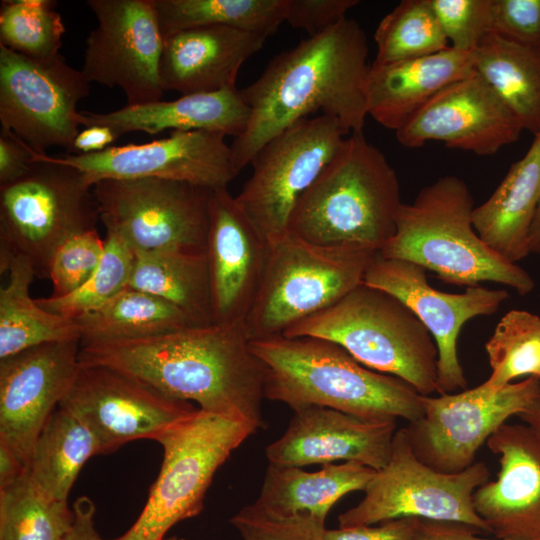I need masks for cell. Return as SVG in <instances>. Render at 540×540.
<instances>
[{"mask_svg":"<svg viewBox=\"0 0 540 540\" xmlns=\"http://www.w3.org/2000/svg\"><path fill=\"white\" fill-rule=\"evenodd\" d=\"M81 365L106 366L202 411L262 426L265 369L244 324L192 325L159 336L80 343Z\"/></svg>","mask_w":540,"mask_h":540,"instance_id":"1","label":"cell"},{"mask_svg":"<svg viewBox=\"0 0 540 540\" xmlns=\"http://www.w3.org/2000/svg\"><path fill=\"white\" fill-rule=\"evenodd\" d=\"M367 59V37L349 18L273 58L254 82L240 89L251 117L230 145L236 171L250 164L271 138L315 112L338 119L348 133H363Z\"/></svg>","mask_w":540,"mask_h":540,"instance_id":"2","label":"cell"},{"mask_svg":"<svg viewBox=\"0 0 540 540\" xmlns=\"http://www.w3.org/2000/svg\"><path fill=\"white\" fill-rule=\"evenodd\" d=\"M265 369L264 396L292 410L321 406L368 419L423 415V395L404 380L372 370L335 342L276 335L250 340Z\"/></svg>","mask_w":540,"mask_h":540,"instance_id":"3","label":"cell"},{"mask_svg":"<svg viewBox=\"0 0 540 540\" xmlns=\"http://www.w3.org/2000/svg\"><path fill=\"white\" fill-rule=\"evenodd\" d=\"M474 199L466 182L443 176L402 203L393 236L379 251L385 258L415 263L449 284L500 283L526 295L532 277L492 250L473 225Z\"/></svg>","mask_w":540,"mask_h":540,"instance_id":"4","label":"cell"},{"mask_svg":"<svg viewBox=\"0 0 540 540\" xmlns=\"http://www.w3.org/2000/svg\"><path fill=\"white\" fill-rule=\"evenodd\" d=\"M400 184L385 155L361 134L347 137L298 200L288 232L325 246L380 251L393 236Z\"/></svg>","mask_w":540,"mask_h":540,"instance_id":"5","label":"cell"},{"mask_svg":"<svg viewBox=\"0 0 540 540\" xmlns=\"http://www.w3.org/2000/svg\"><path fill=\"white\" fill-rule=\"evenodd\" d=\"M282 335L335 342L364 366L404 380L423 396L438 393L432 335L408 306L382 289L362 283Z\"/></svg>","mask_w":540,"mask_h":540,"instance_id":"6","label":"cell"},{"mask_svg":"<svg viewBox=\"0 0 540 540\" xmlns=\"http://www.w3.org/2000/svg\"><path fill=\"white\" fill-rule=\"evenodd\" d=\"M378 251L325 246L291 233L269 243L264 276L244 321L250 340L282 335L363 283Z\"/></svg>","mask_w":540,"mask_h":540,"instance_id":"7","label":"cell"},{"mask_svg":"<svg viewBox=\"0 0 540 540\" xmlns=\"http://www.w3.org/2000/svg\"><path fill=\"white\" fill-rule=\"evenodd\" d=\"M30 170L0 186V256L19 255L37 278L48 279L56 249L69 237L96 228L92 185L79 170L34 154Z\"/></svg>","mask_w":540,"mask_h":540,"instance_id":"8","label":"cell"},{"mask_svg":"<svg viewBox=\"0 0 540 540\" xmlns=\"http://www.w3.org/2000/svg\"><path fill=\"white\" fill-rule=\"evenodd\" d=\"M257 429L198 409L157 438L160 472L137 521L114 540H164L179 521L198 515L218 468Z\"/></svg>","mask_w":540,"mask_h":540,"instance_id":"9","label":"cell"},{"mask_svg":"<svg viewBox=\"0 0 540 540\" xmlns=\"http://www.w3.org/2000/svg\"><path fill=\"white\" fill-rule=\"evenodd\" d=\"M484 462L457 473L437 471L415 454L406 428L396 431L387 464L364 488L363 499L338 517L339 527L379 524L398 518L456 521L491 534L477 514L473 494L488 482Z\"/></svg>","mask_w":540,"mask_h":540,"instance_id":"10","label":"cell"},{"mask_svg":"<svg viewBox=\"0 0 540 540\" xmlns=\"http://www.w3.org/2000/svg\"><path fill=\"white\" fill-rule=\"evenodd\" d=\"M348 134L336 118L307 117L271 138L254 155L252 175L235 199L269 243L288 233L298 200Z\"/></svg>","mask_w":540,"mask_h":540,"instance_id":"11","label":"cell"},{"mask_svg":"<svg viewBox=\"0 0 540 540\" xmlns=\"http://www.w3.org/2000/svg\"><path fill=\"white\" fill-rule=\"evenodd\" d=\"M106 232L133 251H205L212 190L160 179H103L92 187Z\"/></svg>","mask_w":540,"mask_h":540,"instance_id":"12","label":"cell"},{"mask_svg":"<svg viewBox=\"0 0 540 540\" xmlns=\"http://www.w3.org/2000/svg\"><path fill=\"white\" fill-rule=\"evenodd\" d=\"M89 91L82 71L61 54L33 58L0 45L1 127L36 154L52 146L70 151L79 133L77 105Z\"/></svg>","mask_w":540,"mask_h":540,"instance_id":"13","label":"cell"},{"mask_svg":"<svg viewBox=\"0 0 540 540\" xmlns=\"http://www.w3.org/2000/svg\"><path fill=\"white\" fill-rule=\"evenodd\" d=\"M539 389L540 378L530 376L499 389L483 382L458 393L423 396V415L406 428L412 448L437 471L461 472L508 418L527 411Z\"/></svg>","mask_w":540,"mask_h":540,"instance_id":"14","label":"cell"},{"mask_svg":"<svg viewBox=\"0 0 540 540\" xmlns=\"http://www.w3.org/2000/svg\"><path fill=\"white\" fill-rule=\"evenodd\" d=\"M97 26L86 39L82 73L119 87L126 105L161 100L160 59L164 44L153 0H88Z\"/></svg>","mask_w":540,"mask_h":540,"instance_id":"15","label":"cell"},{"mask_svg":"<svg viewBox=\"0 0 540 540\" xmlns=\"http://www.w3.org/2000/svg\"><path fill=\"white\" fill-rule=\"evenodd\" d=\"M60 406L75 414L95 435L100 454L137 439L157 440L199 408L171 398L144 382L101 365H81Z\"/></svg>","mask_w":540,"mask_h":540,"instance_id":"16","label":"cell"},{"mask_svg":"<svg viewBox=\"0 0 540 540\" xmlns=\"http://www.w3.org/2000/svg\"><path fill=\"white\" fill-rule=\"evenodd\" d=\"M225 137L203 130L172 131L168 137L148 143L49 157L81 171L92 186L103 179L160 178L215 191L228 188L239 174Z\"/></svg>","mask_w":540,"mask_h":540,"instance_id":"17","label":"cell"},{"mask_svg":"<svg viewBox=\"0 0 540 540\" xmlns=\"http://www.w3.org/2000/svg\"><path fill=\"white\" fill-rule=\"evenodd\" d=\"M363 283L400 299L432 335L438 352V393L465 390L467 380L457 350L460 330L468 320L496 312L507 299V291L477 285L458 294L442 292L428 283L423 267L406 260L385 258L379 252Z\"/></svg>","mask_w":540,"mask_h":540,"instance_id":"18","label":"cell"},{"mask_svg":"<svg viewBox=\"0 0 540 540\" xmlns=\"http://www.w3.org/2000/svg\"><path fill=\"white\" fill-rule=\"evenodd\" d=\"M80 339L41 344L0 359V442L26 464L45 423L81 368Z\"/></svg>","mask_w":540,"mask_h":540,"instance_id":"19","label":"cell"},{"mask_svg":"<svg viewBox=\"0 0 540 540\" xmlns=\"http://www.w3.org/2000/svg\"><path fill=\"white\" fill-rule=\"evenodd\" d=\"M523 128L499 95L475 70L429 100L395 131L406 148L439 141L490 156L517 141Z\"/></svg>","mask_w":540,"mask_h":540,"instance_id":"20","label":"cell"},{"mask_svg":"<svg viewBox=\"0 0 540 540\" xmlns=\"http://www.w3.org/2000/svg\"><path fill=\"white\" fill-rule=\"evenodd\" d=\"M205 253L214 323L244 324L264 276L269 242L228 188L211 193Z\"/></svg>","mask_w":540,"mask_h":540,"instance_id":"21","label":"cell"},{"mask_svg":"<svg viewBox=\"0 0 540 540\" xmlns=\"http://www.w3.org/2000/svg\"><path fill=\"white\" fill-rule=\"evenodd\" d=\"M293 412L284 434L266 448L270 464L301 468L344 460L376 471L387 464L395 419H368L321 406Z\"/></svg>","mask_w":540,"mask_h":540,"instance_id":"22","label":"cell"},{"mask_svg":"<svg viewBox=\"0 0 540 540\" xmlns=\"http://www.w3.org/2000/svg\"><path fill=\"white\" fill-rule=\"evenodd\" d=\"M499 457L497 479L473 494L477 514L499 540H540V433L503 424L487 440Z\"/></svg>","mask_w":540,"mask_h":540,"instance_id":"23","label":"cell"},{"mask_svg":"<svg viewBox=\"0 0 540 540\" xmlns=\"http://www.w3.org/2000/svg\"><path fill=\"white\" fill-rule=\"evenodd\" d=\"M266 37L225 26L186 29L164 38L160 79L165 91L182 95L236 87L243 63Z\"/></svg>","mask_w":540,"mask_h":540,"instance_id":"24","label":"cell"},{"mask_svg":"<svg viewBox=\"0 0 540 540\" xmlns=\"http://www.w3.org/2000/svg\"><path fill=\"white\" fill-rule=\"evenodd\" d=\"M474 71V52L449 47L391 63L373 61L366 81L367 113L394 131L429 100Z\"/></svg>","mask_w":540,"mask_h":540,"instance_id":"25","label":"cell"},{"mask_svg":"<svg viewBox=\"0 0 540 540\" xmlns=\"http://www.w3.org/2000/svg\"><path fill=\"white\" fill-rule=\"evenodd\" d=\"M251 117L237 87L210 93H196L141 105H125L109 113L80 111V125H104L120 137L129 132L156 135L165 130H203L237 138L247 129Z\"/></svg>","mask_w":540,"mask_h":540,"instance_id":"26","label":"cell"},{"mask_svg":"<svg viewBox=\"0 0 540 540\" xmlns=\"http://www.w3.org/2000/svg\"><path fill=\"white\" fill-rule=\"evenodd\" d=\"M539 201L540 134L492 195L474 208V228L492 250L516 263L529 254L527 238Z\"/></svg>","mask_w":540,"mask_h":540,"instance_id":"27","label":"cell"},{"mask_svg":"<svg viewBox=\"0 0 540 540\" xmlns=\"http://www.w3.org/2000/svg\"><path fill=\"white\" fill-rule=\"evenodd\" d=\"M375 472L353 461L326 464L315 472L269 463L254 503L275 514L309 513L326 520L340 498L353 491H363Z\"/></svg>","mask_w":540,"mask_h":540,"instance_id":"28","label":"cell"},{"mask_svg":"<svg viewBox=\"0 0 540 540\" xmlns=\"http://www.w3.org/2000/svg\"><path fill=\"white\" fill-rule=\"evenodd\" d=\"M0 271L8 273L0 289V359L41 344L80 339L74 320L43 309L31 297L36 275L28 259L0 256Z\"/></svg>","mask_w":540,"mask_h":540,"instance_id":"29","label":"cell"},{"mask_svg":"<svg viewBox=\"0 0 540 540\" xmlns=\"http://www.w3.org/2000/svg\"><path fill=\"white\" fill-rule=\"evenodd\" d=\"M127 287L168 301L196 325L214 323L205 251H134Z\"/></svg>","mask_w":540,"mask_h":540,"instance_id":"30","label":"cell"},{"mask_svg":"<svg viewBox=\"0 0 540 540\" xmlns=\"http://www.w3.org/2000/svg\"><path fill=\"white\" fill-rule=\"evenodd\" d=\"M94 455H100L95 435L75 414L59 405L35 442L27 474L45 496L67 502L80 470Z\"/></svg>","mask_w":540,"mask_h":540,"instance_id":"31","label":"cell"},{"mask_svg":"<svg viewBox=\"0 0 540 540\" xmlns=\"http://www.w3.org/2000/svg\"><path fill=\"white\" fill-rule=\"evenodd\" d=\"M474 70L499 95L523 130L540 134V49L490 33L474 51Z\"/></svg>","mask_w":540,"mask_h":540,"instance_id":"32","label":"cell"},{"mask_svg":"<svg viewBox=\"0 0 540 540\" xmlns=\"http://www.w3.org/2000/svg\"><path fill=\"white\" fill-rule=\"evenodd\" d=\"M74 321L81 344L143 339L196 325L177 306L130 287Z\"/></svg>","mask_w":540,"mask_h":540,"instance_id":"33","label":"cell"},{"mask_svg":"<svg viewBox=\"0 0 540 540\" xmlns=\"http://www.w3.org/2000/svg\"><path fill=\"white\" fill-rule=\"evenodd\" d=\"M164 38L182 30L225 26L268 37L286 21L287 0H153Z\"/></svg>","mask_w":540,"mask_h":540,"instance_id":"34","label":"cell"},{"mask_svg":"<svg viewBox=\"0 0 540 540\" xmlns=\"http://www.w3.org/2000/svg\"><path fill=\"white\" fill-rule=\"evenodd\" d=\"M73 516L67 502L45 496L27 472L0 489V540H62Z\"/></svg>","mask_w":540,"mask_h":540,"instance_id":"35","label":"cell"},{"mask_svg":"<svg viewBox=\"0 0 540 540\" xmlns=\"http://www.w3.org/2000/svg\"><path fill=\"white\" fill-rule=\"evenodd\" d=\"M375 62L391 63L450 47L429 0H403L382 18L374 34Z\"/></svg>","mask_w":540,"mask_h":540,"instance_id":"36","label":"cell"},{"mask_svg":"<svg viewBox=\"0 0 540 540\" xmlns=\"http://www.w3.org/2000/svg\"><path fill=\"white\" fill-rule=\"evenodd\" d=\"M491 375L484 382L499 389L522 376L540 378V317L511 310L497 323L485 344Z\"/></svg>","mask_w":540,"mask_h":540,"instance_id":"37","label":"cell"},{"mask_svg":"<svg viewBox=\"0 0 540 540\" xmlns=\"http://www.w3.org/2000/svg\"><path fill=\"white\" fill-rule=\"evenodd\" d=\"M51 0H4L0 8V45L33 58L59 53L65 25Z\"/></svg>","mask_w":540,"mask_h":540,"instance_id":"38","label":"cell"},{"mask_svg":"<svg viewBox=\"0 0 540 540\" xmlns=\"http://www.w3.org/2000/svg\"><path fill=\"white\" fill-rule=\"evenodd\" d=\"M134 251L117 234L106 232L105 251L93 275L77 290L62 297L36 299L43 309L69 318L89 313L128 286Z\"/></svg>","mask_w":540,"mask_h":540,"instance_id":"39","label":"cell"},{"mask_svg":"<svg viewBox=\"0 0 540 540\" xmlns=\"http://www.w3.org/2000/svg\"><path fill=\"white\" fill-rule=\"evenodd\" d=\"M105 251V239L96 228L66 239L54 252L48 279L52 297H62L80 288L96 271Z\"/></svg>","mask_w":540,"mask_h":540,"instance_id":"40","label":"cell"},{"mask_svg":"<svg viewBox=\"0 0 540 540\" xmlns=\"http://www.w3.org/2000/svg\"><path fill=\"white\" fill-rule=\"evenodd\" d=\"M325 521L309 513L275 514L253 503L235 514L230 523L243 540H325Z\"/></svg>","mask_w":540,"mask_h":540,"instance_id":"41","label":"cell"},{"mask_svg":"<svg viewBox=\"0 0 540 540\" xmlns=\"http://www.w3.org/2000/svg\"><path fill=\"white\" fill-rule=\"evenodd\" d=\"M450 47L474 52L490 34L491 0H429Z\"/></svg>","mask_w":540,"mask_h":540,"instance_id":"42","label":"cell"},{"mask_svg":"<svg viewBox=\"0 0 540 540\" xmlns=\"http://www.w3.org/2000/svg\"><path fill=\"white\" fill-rule=\"evenodd\" d=\"M490 33L540 49V0H491Z\"/></svg>","mask_w":540,"mask_h":540,"instance_id":"43","label":"cell"},{"mask_svg":"<svg viewBox=\"0 0 540 540\" xmlns=\"http://www.w3.org/2000/svg\"><path fill=\"white\" fill-rule=\"evenodd\" d=\"M358 3V0H287L286 22L313 37L347 18V11Z\"/></svg>","mask_w":540,"mask_h":540,"instance_id":"44","label":"cell"},{"mask_svg":"<svg viewBox=\"0 0 540 540\" xmlns=\"http://www.w3.org/2000/svg\"><path fill=\"white\" fill-rule=\"evenodd\" d=\"M421 519L398 518L379 525L326 530L325 540H418Z\"/></svg>","mask_w":540,"mask_h":540,"instance_id":"45","label":"cell"},{"mask_svg":"<svg viewBox=\"0 0 540 540\" xmlns=\"http://www.w3.org/2000/svg\"><path fill=\"white\" fill-rule=\"evenodd\" d=\"M35 152L15 133L1 127L0 186L23 177L32 167Z\"/></svg>","mask_w":540,"mask_h":540,"instance_id":"46","label":"cell"},{"mask_svg":"<svg viewBox=\"0 0 540 540\" xmlns=\"http://www.w3.org/2000/svg\"><path fill=\"white\" fill-rule=\"evenodd\" d=\"M482 534L479 528L462 522L421 520L418 540H499Z\"/></svg>","mask_w":540,"mask_h":540,"instance_id":"47","label":"cell"},{"mask_svg":"<svg viewBox=\"0 0 540 540\" xmlns=\"http://www.w3.org/2000/svg\"><path fill=\"white\" fill-rule=\"evenodd\" d=\"M95 506L86 496L73 504V522L62 540H103L94 526Z\"/></svg>","mask_w":540,"mask_h":540,"instance_id":"48","label":"cell"},{"mask_svg":"<svg viewBox=\"0 0 540 540\" xmlns=\"http://www.w3.org/2000/svg\"><path fill=\"white\" fill-rule=\"evenodd\" d=\"M119 136L108 126H86L76 135L69 152L74 154L99 153L112 147Z\"/></svg>","mask_w":540,"mask_h":540,"instance_id":"49","label":"cell"},{"mask_svg":"<svg viewBox=\"0 0 540 540\" xmlns=\"http://www.w3.org/2000/svg\"><path fill=\"white\" fill-rule=\"evenodd\" d=\"M27 472L22 459L6 444L0 442V489H3Z\"/></svg>","mask_w":540,"mask_h":540,"instance_id":"50","label":"cell"},{"mask_svg":"<svg viewBox=\"0 0 540 540\" xmlns=\"http://www.w3.org/2000/svg\"><path fill=\"white\" fill-rule=\"evenodd\" d=\"M527 249L529 254H540V201L529 229L527 238Z\"/></svg>","mask_w":540,"mask_h":540,"instance_id":"51","label":"cell"},{"mask_svg":"<svg viewBox=\"0 0 540 540\" xmlns=\"http://www.w3.org/2000/svg\"><path fill=\"white\" fill-rule=\"evenodd\" d=\"M519 417L525 424L540 433V389L530 407Z\"/></svg>","mask_w":540,"mask_h":540,"instance_id":"52","label":"cell"},{"mask_svg":"<svg viewBox=\"0 0 540 540\" xmlns=\"http://www.w3.org/2000/svg\"><path fill=\"white\" fill-rule=\"evenodd\" d=\"M164 540H184V539L178 538V537H170V538H165Z\"/></svg>","mask_w":540,"mask_h":540,"instance_id":"53","label":"cell"}]
</instances>
